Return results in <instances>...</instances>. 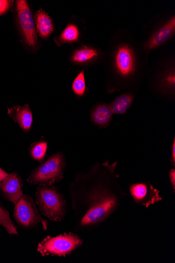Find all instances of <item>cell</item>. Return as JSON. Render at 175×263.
<instances>
[{"label": "cell", "instance_id": "obj_22", "mask_svg": "<svg viewBox=\"0 0 175 263\" xmlns=\"http://www.w3.org/2000/svg\"><path fill=\"white\" fill-rule=\"evenodd\" d=\"M169 178L171 184L172 185L173 190L175 189V170L174 169H171L169 173Z\"/></svg>", "mask_w": 175, "mask_h": 263}, {"label": "cell", "instance_id": "obj_20", "mask_svg": "<svg viewBox=\"0 0 175 263\" xmlns=\"http://www.w3.org/2000/svg\"><path fill=\"white\" fill-rule=\"evenodd\" d=\"M87 89L84 71L82 70L75 79L72 84V90L79 97H82Z\"/></svg>", "mask_w": 175, "mask_h": 263}, {"label": "cell", "instance_id": "obj_2", "mask_svg": "<svg viewBox=\"0 0 175 263\" xmlns=\"http://www.w3.org/2000/svg\"><path fill=\"white\" fill-rule=\"evenodd\" d=\"M36 203L43 216L53 222H60L66 216V202L61 191L52 185L37 188Z\"/></svg>", "mask_w": 175, "mask_h": 263}, {"label": "cell", "instance_id": "obj_23", "mask_svg": "<svg viewBox=\"0 0 175 263\" xmlns=\"http://www.w3.org/2000/svg\"><path fill=\"white\" fill-rule=\"evenodd\" d=\"M171 164L173 166L175 164V138H173V143L171 147Z\"/></svg>", "mask_w": 175, "mask_h": 263}, {"label": "cell", "instance_id": "obj_19", "mask_svg": "<svg viewBox=\"0 0 175 263\" xmlns=\"http://www.w3.org/2000/svg\"><path fill=\"white\" fill-rule=\"evenodd\" d=\"M47 149V143L38 141L33 143L30 148V155L33 159L42 162L45 157Z\"/></svg>", "mask_w": 175, "mask_h": 263}, {"label": "cell", "instance_id": "obj_10", "mask_svg": "<svg viewBox=\"0 0 175 263\" xmlns=\"http://www.w3.org/2000/svg\"><path fill=\"white\" fill-rule=\"evenodd\" d=\"M175 32V16H173L160 28L144 45V49L151 51L160 46L174 35Z\"/></svg>", "mask_w": 175, "mask_h": 263}, {"label": "cell", "instance_id": "obj_17", "mask_svg": "<svg viewBox=\"0 0 175 263\" xmlns=\"http://www.w3.org/2000/svg\"><path fill=\"white\" fill-rule=\"evenodd\" d=\"M0 226H3L10 235H18L16 227L12 222L9 211L0 201Z\"/></svg>", "mask_w": 175, "mask_h": 263}, {"label": "cell", "instance_id": "obj_5", "mask_svg": "<svg viewBox=\"0 0 175 263\" xmlns=\"http://www.w3.org/2000/svg\"><path fill=\"white\" fill-rule=\"evenodd\" d=\"M14 217L18 224L23 228H34L41 223L44 229L47 230V221L42 218L30 196L23 195L15 204Z\"/></svg>", "mask_w": 175, "mask_h": 263}, {"label": "cell", "instance_id": "obj_11", "mask_svg": "<svg viewBox=\"0 0 175 263\" xmlns=\"http://www.w3.org/2000/svg\"><path fill=\"white\" fill-rule=\"evenodd\" d=\"M8 114L25 132L31 130L33 124V114L29 105L14 106L8 108Z\"/></svg>", "mask_w": 175, "mask_h": 263}, {"label": "cell", "instance_id": "obj_21", "mask_svg": "<svg viewBox=\"0 0 175 263\" xmlns=\"http://www.w3.org/2000/svg\"><path fill=\"white\" fill-rule=\"evenodd\" d=\"M12 2L8 0H0V16L6 14L10 10Z\"/></svg>", "mask_w": 175, "mask_h": 263}, {"label": "cell", "instance_id": "obj_13", "mask_svg": "<svg viewBox=\"0 0 175 263\" xmlns=\"http://www.w3.org/2000/svg\"><path fill=\"white\" fill-rule=\"evenodd\" d=\"M36 29L42 39H46L54 32L53 20L43 10H38L35 15Z\"/></svg>", "mask_w": 175, "mask_h": 263}, {"label": "cell", "instance_id": "obj_9", "mask_svg": "<svg viewBox=\"0 0 175 263\" xmlns=\"http://www.w3.org/2000/svg\"><path fill=\"white\" fill-rule=\"evenodd\" d=\"M22 179L16 173H12L0 184V189L4 196L15 204L23 195Z\"/></svg>", "mask_w": 175, "mask_h": 263}, {"label": "cell", "instance_id": "obj_14", "mask_svg": "<svg viewBox=\"0 0 175 263\" xmlns=\"http://www.w3.org/2000/svg\"><path fill=\"white\" fill-rule=\"evenodd\" d=\"M99 51L92 47L83 46L75 50L71 57L72 63L78 65L88 64L99 57Z\"/></svg>", "mask_w": 175, "mask_h": 263}, {"label": "cell", "instance_id": "obj_4", "mask_svg": "<svg viewBox=\"0 0 175 263\" xmlns=\"http://www.w3.org/2000/svg\"><path fill=\"white\" fill-rule=\"evenodd\" d=\"M83 243L79 235L72 233L47 236L38 243L37 250L42 256H65L81 247Z\"/></svg>", "mask_w": 175, "mask_h": 263}, {"label": "cell", "instance_id": "obj_15", "mask_svg": "<svg viewBox=\"0 0 175 263\" xmlns=\"http://www.w3.org/2000/svg\"><path fill=\"white\" fill-rule=\"evenodd\" d=\"M135 95L132 93H123L115 99L110 105L113 114H126L131 106Z\"/></svg>", "mask_w": 175, "mask_h": 263}, {"label": "cell", "instance_id": "obj_16", "mask_svg": "<svg viewBox=\"0 0 175 263\" xmlns=\"http://www.w3.org/2000/svg\"><path fill=\"white\" fill-rule=\"evenodd\" d=\"M80 37L79 28L73 24H69L60 35L54 39L58 46L65 43H72L77 41Z\"/></svg>", "mask_w": 175, "mask_h": 263}, {"label": "cell", "instance_id": "obj_8", "mask_svg": "<svg viewBox=\"0 0 175 263\" xmlns=\"http://www.w3.org/2000/svg\"><path fill=\"white\" fill-rule=\"evenodd\" d=\"M134 201L146 208L161 201L159 191L148 182L134 183L130 186Z\"/></svg>", "mask_w": 175, "mask_h": 263}, {"label": "cell", "instance_id": "obj_7", "mask_svg": "<svg viewBox=\"0 0 175 263\" xmlns=\"http://www.w3.org/2000/svg\"><path fill=\"white\" fill-rule=\"evenodd\" d=\"M136 60L133 48L129 44L120 45L115 50L113 67L118 77L127 81L133 78L136 71Z\"/></svg>", "mask_w": 175, "mask_h": 263}, {"label": "cell", "instance_id": "obj_12", "mask_svg": "<svg viewBox=\"0 0 175 263\" xmlns=\"http://www.w3.org/2000/svg\"><path fill=\"white\" fill-rule=\"evenodd\" d=\"M113 114L109 105L99 103L93 107L91 111V121L99 128H106L112 122Z\"/></svg>", "mask_w": 175, "mask_h": 263}, {"label": "cell", "instance_id": "obj_3", "mask_svg": "<svg viewBox=\"0 0 175 263\" xmlns=\"http://www.w3.org/2000/svg\"><path fill=\"white\" fill-rule=\"evenodd\" d=\"M66 164L64 154L57 153L36 167L27 181L32 185H52L64 178Z\"/></svg>", "mask_w": 175, "mask_h": 263}, {"label": "cell", "instance_id": "obj_1", "mask_svg": "<svg viewBox=\"0 0 175 263\" xmlns=\"http://www.w3.org/2000/svg\"><path fill=\"white\" fill-rule=\"evenodd\" d=\"M116 164L97 163L88 173L77 175L71 185L72 206L80 230L105 221L127 195L117 181Z\"/></svg>", "mask_w": 175, "mask_h": 263}, {"label": "cell", "instance_id": "obj_6", "mask_svg": "<svg viewBox=\"0 0 175 263\" xmlns=\"http://www.w3.org/2000/svg\"><path fill=\"white\" fill-rule=\"evenodd\" d=\"M17 25L23 40L30 49L34 50L38 43L36 29L31 9L26 1L16 2Z\"/></svg>", "mask_w": 175, "mask_h": 263}, {"label": "cell", "instance_id": "obj_24", "mask_svg": "<svg viewBox=\"0 0 175 263\" xmlns=\"http://www.w3.org/2000/svg\"><path fill=\"white\" fill-rule=\"evenodd\" d=\"M8 175V174L5 172L3 169L0 168V184L3 180Z\"/></svg>", "mask_w": 175, "mask_h": 263}, {"label": "cell", "instance_id": "obj_18", "mask_svg": "<svg viewBox=\"0 0 175 263\" xmlns=\"http://www.w3.org/2000/svg\"><path fill=\"white\" fill-rule=\"evenodd\" d=\"M160 89L164 93L174 95L175 89V74L174 70H170L162 76L159 82Z\"/></svg>", "mask_w": 175, "mask_h": 263}]
</instances>
